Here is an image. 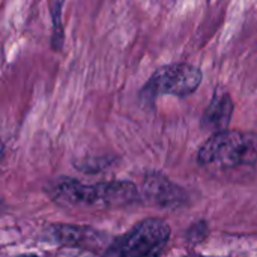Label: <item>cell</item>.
Segmentation results:
<instances>
[{
	"mask_svg": "<svg viewBox=\"0 0 257 257\" xmlns=\"http://www.w3.org/2000/svg\"><path fill=\"white\" fill-rule=\"evenodd\" d=\"M45 193L59 206L96 211L123 208L140 199L139 188L130 181L83 184L68 176H60L48 182Z\"/></svg>",
	"mask_w": 257,
	"mask_h": 257,
	"instance_id": "cell-1",
	"label": "cell"
},
{
	"mask_svg": "<svg viewBox=\"0 0 257 257\" xmlns=\"http://www.w3.org/2000/svg\"><path fill=\"white\" fill-rule=\"evenodd\" d=\"M197 161L202 166L233 169L257 163V133L223 130L214 133L199 149Z\"/></svg>",
	"mask_w": 257,
	"mask_h": 257,
	"instance_id": "cell-2",
	"label": "cell"
},
{
	"mask_svg": "<svg viewBox=\"0 0 257 257\" xmlns=\"http://www.w3.org/2000/svg\"><path fill=\"white\" fill-rule=\"evenodd\" d=\"M170 233V226L161 218L142 220L125 235L114 238L104 256H158L166 250Z\"/></svg>",
	"mask_w": 257,
	"mask_h": 257,
	"instance_id": "cell-3",
	"label": "cell"
},
{
	"mask_svg": "<svg viewBox=\"0 0 257 257\" xmlns=\"http://www.w3.org/2000/svg\"><path fill=\"white\" fill-rule=\"evenodd\" d=\"M203 72L190 63H170L152 72L149 80L140 90V101L154 102L161 95L187 98L193 95L202 84Z\"/></svg>",
	"mask_w": 257,
	"mask_h": 257,
	"instance_id": "cell-4",
	"label": "cell"
},
{
	"mask_svg": "<svg viewBox=\"0 0 257 257\" xmlns=\"http://www.w3.org/2000/svg\"><path fill=\"white\" fill-rule=\"evenodd\" d=\"M48 236L60 247L78 248L99 254H104L113 241L101 230L78 224H51L48 226Z\"/></svg>",
	"mask_w": 257,
	"mask_h": 257,
	"instance_id": "cell-5",
	"label": "cell"
},
{
	"mask_svg": "<svg viewBox=\"0 0 257 257\" xmlns=\"http://www.w3.org/2000/svg\"><path fill=\"white\" fill-rule=\"evenodd\" d=\"M143 197L161 208H179L188 199L181 187L158 172L146 175L143 181Z\"/></svg>",
	"mask_w": 257,
	"mask_h": 257,
	"instance_id": "cell-6",
	"label": "cell"
},
{
	"mask_svg": "<svg viewBox=\"0 0 257 257\" xmlns=\"http://www.w3.org/2000/svg\"><path fill=\"white\" fill-rule=\"evenodd\" d=\"M233 114V99L226 89H215L212 99L202 116V126L208 131H223L229 128Z\"/></svg>",
	"mask_w": 257,
	"mask_h": 257,
	"instance_id": "cell-7",
	"label": "cell"
},
{
	"mask_svg": "<svg viewBox=\"0 0 257 257\" xmlns=\"http://www.w3.org/2000/svg\"><path fill=\"white\" fill-rule=\"evenodd\" d=\"M62 9L63 0H54L50 6L53 33H51V47L54 50H62L63 47V24H62Z\"/></svg>",
	"mask_w": 257,
	"mask_h": 257,
	"instance_id": "cell-8",
	"label": "cell"
},
{
	"mask_svg": "<svg viewBox=\"0 0 257 257\" xmlns=\"http://www.w3.org/2000/svg\"><path fill=\"white\" fill-rule=\"evenodd\" d=\"M111 164L110 158L108 157H104V158H86V160H81V163H75V167L81 172H86L89 175H93V173H98L101 170H104L105 167H108Z\"/></svg>",
	"mask_w": 257,
	"mask_h": 257,
	"instance_id": "cell-9",
	"label": "cell"
},
{
	"mask_svg": "<svg viewBox=\"0 0 257 257\" xmlns=\"http://www.w3.org/2000/svg\"><path fill=\"white\" fill-rule=\"evenodd\" d=\"M208 236V223L205 220H200L199 223L193 224L187 232V239L190 244L202 242Z\"/></svg>",
	"mask_w": 257,
	"mask_h": 257,
	"instance_id": "cell-10",
	"label": "cell"
}]
</instances>
